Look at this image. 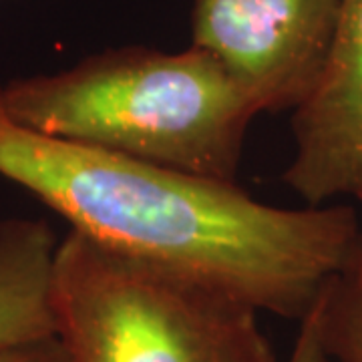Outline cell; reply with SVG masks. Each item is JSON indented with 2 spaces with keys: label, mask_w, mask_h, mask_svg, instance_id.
Returning <instances> with one entry per match:
<instances>
[{
  "label": "cell",
  "mask_w": 362,
  "mask_h": 362,
  "mask_svg": "<svg viewBox=\"0 0 362 362\" xmlns=\"http://www.w3.org/2000/svg\"><path fill=\"white\" fill-rule=\"evenodd\" d=\"M0 177L39 197L71 232L103 250L296 322L362 233L350 206H270L235 181L39 133L6 113L2 95Z\"/></svg>",
  "instance_id": "6da1fadb"
},
{
  "label": "cell",
  "mask_w": 362,
  "mask_h": 362,
  "mask_svg": "<svg viewBox=\"0 0 362 362\" xmlns=\"http://www.w3.org/2000/svg\"><path fill=\"white\" fill-rule=\"evenodd\" d=\"M0 95L14 121L39 133L218 181H235L259 115L197 47L109 49L52 75L13 78Z\"/></svg>",
  "instance_id": "7a4b0ae2"
},
{
  "label": "cell",
  "mask_w": 362,
  "mask_h": 362,
  "mask_svg": "<svg viewBox=\"0 0 362 362\" xmlns=\"http://www.w3.org/2000/svg\"><path fill=\"white\" fill-rule=\"evenodd\" d=\"M51 304L73 362H278L247 304L77 232L54 252Z\"/></svg>",
  "instance_id": "3957f363"
},
{
  "label": "cell",
  "mask_w": 362,
  "mask_h": 362,
  "mask_svg": "<svg viewBox=\"0 0 362 362\" xmlns=\"http://www.w3.org/2000/svg\"><path fill=\"white\" fill-rule=\"evenodd\" d=\"M340 0H194L192 47L211 54L258 113L294 111L320 77Z\"/></svg>",
  "instance_id": "277c9868"
},
{
  "label": "cell",
  "mask_w": 362,
  "mask_h": 362,
  "mask_svg": "<svg viewBox=\"0 0 362 362\" xmlns=\"http://www.w3.org/2000/svg\"><path fill=\"white\" fill-rule=\"evenodd\" d=\"M294 157L286 185L306 206L362 202V0H340L320 77L292 111Z\"/></svg>",
  "instance_id": "5b68a950"
},
{
  "label": "cell",
  "mask_w": 362,
  "mask_h": 362,
  "mask_svg": "<svg viewBox=\"0 0 362 362\" xmlns=\"http://www.w3.org/2000/svg\"><path fill=\"white\" fill-rule=\"evenodd\" d=\"M57 246L47 221H0V349L57 337L51 304Z\"/></svg>",
  "instance_id": "8992f818"
},
{
  "label": "cell",
  "mask_w": 362,
  "mask_h": 362,
  "mask_svg": "<svg viewBox=\"0 0 362 362\" xmlns=\"http://www.w3.org/2000/svg\"><path fill=\"white\" fill-rule=\"evenodd\" d=\"M310 310L330 362H362V233Z\"/></svg>",
  "instance_id": "52a82bcc"
},
{
  "label": "cell",
  "mask_w": 362,
  "mask_h": 362,
  "mask_svg": "<svg viewBox=\"0 0 362 362\" xmlns=\"http://www.w3.org/2000/svg\"><path fill=\"white\" fill-rule=\"evenodd\" d=\"M0 362H73L59 337L30 340L0 349Z\"/></svg>",
  "instance_id": "ba28073f"
},
{
  "label": "cell",
  "mask_w": 362,
  "mask_h": 362,
  "mask_svg": "<svg viewBox=\"0 0 362 362\" xmlns=\"http://www.w3.org/2000/svg\"><path fill=\"white\" fill-rule=\"evenodd\" d=\"M288 362H330L322 346L312 310H308V314L298 322V334L294 346L290 350Z\"/></svg>",
  "instance_id": "9c48e42d"
}]
</instances>
